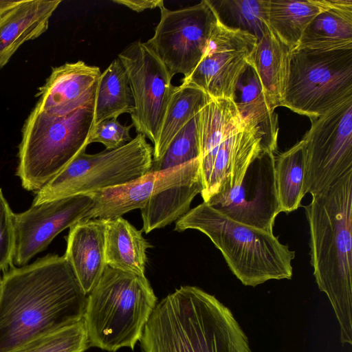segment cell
I'll return each instance as SVG.
<instances>
[{"label": "cell", "mask_w": 352, "mask_h": 352, "mask_svg": "<svg viewBox=\"0 0 352 352\" xmlns=\"http://www.w3.org/2000/svg\"><path fill=\"white\" fill-rule=\"evenodd\" d=\"M64 256L11 267L0 290V352L83 319L87 300Z\"/></svg>", "instance_id": "1"}, {"label": "cell", "mask_w": 352, "mask_h": 352, "mask_svg": "<svg viewBox=\"0 0 352 352\" xmlns=\"http://www.w3.org/2000/svg\"><path fill=\"white\" fill-rule=\"evenodd\" d=\"M140 341L142 352H252L232 311L190 285L157 303Z\"/></svg>", "instance_id": "2"}, {"label": "cell", "mask_w": 352, "mask_h": 352, "mask_svg": "<svg viewBox=\"0 0 352 352\" xmlns=\"http://www.w3.org/2000/svg\"><path fill=\"white\" fill-rule=\"evenodd\" d=\"M305 206L310 262L333 309L342 344H352V170Z\"/></svg>", "instance_id": "3"}, {"label": "cell", "mask_w": 352, "mask_h": 352, "mask_svg": "<svg viewBox=\"0 0 352 352\" xmlns=\"http://www.w3.org/2000/svg\"><path fill=\"white\" fill-rule=\"evenodd\" d=\"M188 229L206 234L245 286L292 278L295 252L280 243L273 232L234 221L204 201L176 221L175 231Z\"/></svg>", "instance_id": "4"}, {"label": "cell", "mask_w": 352, "mask_h": 352, "mask_svg": "<svg viewBox=\"0 0 352 352\" xmlns=\"http://www.w3.org/2000/svg\"><path fill=\"white\" fill-rule=\"evenodd\" d=\"M156 305L146 276L107 265L87 296L83 320L89 346L133 349Z\"/></svg>", "instance_id": "5"}, {"label": "cell", "mask_w": 352, "mask_h": 352, "mask_svg": "<svg viewBox=\"0 0 352 352\" xmlns=\"http://www.w3.org/2000/svg\"><path fill=\"white\" fill-rule=\"evenodd\" d=\"M94 107L55 116L35 106L24 123L19 146L16 175L25 189L37 192L85 152L95 125Z\"/></svg>", "instance_id": "6"}, {"label": "cell", "mask_w": 352, "mask_h": 352, "mask_svg": "<svg viewBox=\"0 0 352 352\" xmlns=\"http://www.w3.org/2000/svg\"><path fill=\"white\" fill-rule=\"evenodd\" d=\"M352 97V48L292 50L282 107L311 121Z\"/></svg>", "instance_id": "7"}, {"label": "cell", "mask_w": 352, "mask_h": 352, "mask_svg": "<svg viewBox=\"0 0 352 352\" xmlns=\"http://www.w3.org/2000/svg\"><path fill=\"white\" fill-rule=\"evenodd\" d=\"M153 148L138 133L130 142L96 154L83 152L36 192L32 205L124 184L151 171Z\"/></svg>", "instance_id": "8"}, {"label": "cell", "mask_w": 352, "mask_h": 352, "mask_svg": "<svg viewBox=\"0 0 352 352\" xmlns=\"http://www.w3.org/2000/svg\"><path fill=\"white\" fill-rule=\"evenodd\" d=\"M305 149L304 193L314 195L352 170V97L311 121Z\"/></svg>", "instance_id": "9"}, {"label": "cell", "mask_w": 352, "mask_h": 352, "mask_svg": "<svg viewBox=\"0 0 352 352\" xmlns=\"http://www.w3.org/2000/svg\"><path fill=\"white\" fill-rule=\"evenodd\" d=\"M160 20L146 42L170 75L188 76L201 60L217 19L208 0L177 10L160 8Z\"/></svg>", "instance_id": "10"}, {"label": "cell", "mask_w": 352, "mask_h": 352, "mask_svg": "<svg viewBox=\"0 0 352 352\" xmlns=\"http://www.w3.org/2000/svg\"><path fill=\"white\" fill-rule=\"evenodd\" d=\"M118 58L127 74L133 98L132 124L138 133L143 134L154 144L174 88L173 77L146 42H133Z\"/></svg>", "instance_id": "11"}, {"label": "cell", "mask_w": 352, "mask_h": 352, "mask_svg": "<svg viewBox=\"0 0 352 352\" xmlns=\"http://www.w3.org/2000/svg\"><path fill=\"white\" fill-rule=\"evenodd\" d=\"M274 161V153L262 151L248 166L240 184L204 202L234 221L273 232L280 213Z\"/></svg>", "instance_id": "12"}, {"label": "cell", "mask_w": 352, "mask_h": 352, "mask_svg": "<svg viewBox=\"0 0 352 352\" xmlns=\"http://www.w3.org/2000/svg\"><path fill=\"white\" fill-rule=\"evenodd\" d=\"M256 43L254 36L217 21L201 60L182 83L200 88L212 99L234 100L236 85Z\"/></svg>", "instance_id": "13"}, {"label": "cell", "mask_w": 352, "mask_h": 352, "mask_svg": "<svg viewBox=\"0 0 352 352\" xmlns=\"http://www.w3.org/2000/svg\"><path fill=\"white\" fill-rule=\"evenodd\" d=\"M91 205L90 195L80 194L32 205L14 214L13 263L25 265L60 232L83 220Z\"/></svg>", "instance_id": "14"}, {"label": "cell", "mask_w": 352, "mask_h": 352, "mask_svg": "<svg viewBox=\"0 0 352 352\" xmlns=\"http://www.w3.org/2000/svg\"><path fill=\"white\" fill-rule=\"evenodd\" d=\"M197 181L201 182L200 159L163 170L149 171L124 184L88 193L92 205L83 220L120 217L144 208L152 197L169 188Z\"/></svg>", "instance_id": "15"}, {"label": "cell", "mask_w": 352, "mask_h": 352, "mask_svg": "<svg viewBox=\"0 0 352 352\" xmlns=\"http://www.w3.org/2000/svg\"><path fill=\"white\" fill-rule=\"evenodd\" d=\"M262 151L259 129L243 118L221 142L209 165L201 173L204 201L240 184L248 166Z\"/></svg>", "instance_id": "16"}, {"label": "cell", "mask_w": 352, "mask_h": 352, "mask_svg": "<svg viewBox=\"0 0 352 352\" xmlns=\"http://www.w3.org/2000/svg\"><path fill=\"white\" fill-rule=\"evenodd\" d=\"M101 71L82 60L53 67L38 89L36 107L52 116H64L95 104Z\"/></svg>", "instance_id": "17"}, {"label": "cell", "mask_w": 352, "mask_h": 352, "mask_svg": "<svg viewBox=\"0 0 352 352\" xmlns=\"http://www.w3.org/2000/svg\"><path fill=\"white\" fill-rule=\"evenodd\" d=\"M104 249V219L82 220L69 228L64 256L87 294L96 286L107 266Z\"/></svg>", "instance_id": "18"}, {"label": "cell", "mask_w": 352, "mask_h": 352, "mask_svg": "<svg viewBox=\"0 0 352 352\" xmlns=\"http://www.w3.org/2000/svg\"><path fill=\"white\" fill-rule=\"evenodd\" d=\"M61 0H23L0 17V69L19 47L48 28L49 21Z\"/></svg>", "instance_id": "19"}, {"label": "cell", "mask_w": 352, "mask_h": 352, "mask_svg": "<svg viewBox=\"0 0 352 352\" xmlns=\"http://www.w3.org/2000/svg\"><path fill=\"white\" fill-rule=\"evenodd\" d=\"M322 10L305 29L296 48H352V0H320Z\"/></svg>", "instance_id": "20"}, {"label": "cell", "mask_w": 352, "mask_h": 352, "mask_svg": "<svg viewBox=\"0 0 352 352\" xmlns=\"http://www.w3.org/2000/svg\"><path fill=\"white\" fill-rule=\"evenodd\" d=\"M292 50L270 30L257 43L248 58L265 98L274 110L280 107L287 85Z\"/></svg>", "instance_id": "21"}, {"label": "cell", "mask_w": 352, "mask_h": 352, "mask_svg": "<svg viewBox=\"0 0 352 352\" xmlns=\"http://www.w3.org/2000/svg\"><path fill=\"white\" fill-rule=\"evenodd\" d=\"M105 261L108 266L145 276L146 250L151 245L137 230L122 217L104 219Z\"/></svg>", "instance_id": "22"}, {"label": "cell", "mask_w": 352, "mask_h": 352, "mask_svg": "<svg viewBox=\"0 0 352 352\" xmlns=\"http://www.w3.org/2000/svg\"><path fill=\"white\" fill-rule=\"evenodd\" d=\"M234 100L245 120L257 126L262 135L263 151L275 153L278 133V118L269 105L254 69L248 65L236 87Z\"/></svg>", "instance_id": "23"}, {"label": "cell", "mask_w": 352, "mask_h": 352, "mask_svg": "<svg viewBox=\"0 0 352 352\" xmlns=\"http://www.w3.org/2000/svg\"><path fill=\"white\" fill-rule=\"evenodd\" d=\"M210 99L203 90L193 85L182 83L174 86L153 144V162L162 157L176 134Z\"/></svg>", "instance_id": "24"}, {"label": "cell", "mask_w": 352, "mask_h": 352, "mask_svg": "<svg viewBox=\"0 0 352 352\" xmlns=\"http://www.w3.org/2000/svg\"><path fill=\"white\" fill-rule=\"evenodd\" d=\"M322 8L320 0H268L270 30L293 50L298 47L306 27Z\"/></svg>", "instance_id": "25"}, {"label": "cell", "mask_w": 352, "mask_h": 352, "mask_svg": "<svg viewBox=\"0 0 352 352\" xmlns=\"http://www.w3.org/2000/svg\"><path fill=\"white\" fill-rule=\"evenodd\" d=\"M202 190L201 182L197 181L173 186L155 195L140 209L142 231L148 234L178 220L189 210L193 199Z\"/></svg>", "instance_id": "26"}, {"label": "cell", "mask_w": 352, "mask_h": 352, "mask_svg": "<svg viewBox=\"0 0 352 352\" xmlns=\"http://www.w3.org/2000/svg\"><path fill=\"white\" fill-rule=\"evenodd\" d=\"M134 101L126 70L118 58L101 73L95 100V124L131 113Z\"/></svg>", "instance_id": "27"}, {"label": "cell", "mask_w": 352, "mask_h": 352, "mask_svg": "<svg viewBox=\"0 0 352 352\" xmlns=\"http://www.w3.org/2000/svg\"><path fill=\"white\" fill-rule=\"evenodd\" d=\"M275 179L280 212L299 208L304 196L305 149L302 140L275 157Z\"/></svg>", "instance_id": "28"}, {"label": "cell", "mask_w": 352, "mask_h": 352, "mask_svg": "<svg viewBox=\"0 0 352 352\" xmlns=\"http://www.w3.org/2000/svg\"><path fill=\"white\" fill-rule=\"evenodd\" d=\"M223 26L247 32L261 39L270 28L268 0H208Z\"/></svg>", "instance_id": "29"}, {"label": "cell", "mask_w": 352, "mask_h": 352, "mask_svg": "<svg viewBox=\"0 0 352 352\" xmlns=\"http://www.w3.org/2000/svg\"><path fill=\"white\" fill-rule=\"evenodd\" d=\"M88 346L82 319L36 337L8 352H85Z\"/></svg>", "instance_id": "30"}, {"label": "cell", "mask_w": 352, "mask_h": 352, "mask_svg": "<svg viewBox=\"0 0 352 352\" xmlns=\"http://www.w3.org/2000/svg\"><path fill=\"white\" fill-rule=\"evenodd\" d=\"M198 113L176 134L162 157L153 162L151 171L163 170L200 159Z\"/></svg>", "instance_id": "31"}, {"label": "cell", "mask_w": 352, "mask_h": 352, "mask_svg": "<svg viewBox=\"0 0 352 352\" xmlns=\"http://www.w3.org/2000/svg\"><path fill=\"white\" fill-rule=\"evenodd\" d=\"M14 214L0 188V272L13 267Z\"/></svg>", "instance_id": "32"}, {"label": "cell", "mask_w": 352, "mask_h": 352, "mask_svg": "<svg viewBox=\"0 0 352 352\" xmlns=\"http://www.w3.org/2000/svg\"><path fill=\"white\" fill-rule=\"evenodd\" d=\"M132 126L133 124L122 125L117 118L103 120L94 125L88 144L99 142L102 144L107 150L119 148L132 140L130 135Z\"/></svg>", "instance_id": "33"}, {"label": "cell", "mask_w": 352, "mask_h": 352, "mask_svg": "<svg viewBox=\"0 0 352 352\" xmlns=\"http://www.w3.org/2000/svg\"><path fill=\"white\" fill-rule=\"evenodd\" d=\"M113 2L127 7L137 12L155 8H160L164 6L162 0H113Z\"/></svg>", "instance_id": "34"}, {"label": "cell", "mask_w": 352, "mask_h": 352, "mask_svg": "<svg viewBox=\"0 0 352 352\" xmlns=\"http://www.w3.org/2000/svg\"><path fill=\"white\" fill-rule=\"evenodd\" d=\"M23 0H0V17L21 3Z\"/></svg>", "instance_id": "35"}, {"label": "cell", "mask_w": 352, "mask_h": 352, "mask_svg": "<svg viewBox=\"0 0 352 352\" xmlns=\"http://www.w3.org/2000/svg\"><path fill=\"white\" fill-rule=\"evenodd\" d=\"M1 279H2V277L0 275V290H1Z\"/></svg>", "instance_id": "36"}]
</instances>
